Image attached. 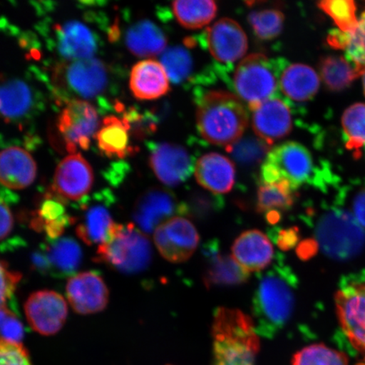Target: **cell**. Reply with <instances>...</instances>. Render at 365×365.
Masks as SVG:
<instances>
[{
  "mask_svg": "<svg viewBox=\"0 0 365 365\" xmlns=\"http://www.w3.org/2000/svg\"><path fill=\"white\" fill-rule=\"evenodd\" d=\"M362 81H363V88H364V93L365 96V70L362 73Z\"/></svg>",
  "mask_w": 365,
  "mask_h": 365,
  "instance_id": "49",
  "label": "cell"
},
{
  "mask_svg": "<svg viewBox=\"0 0 365 365\" xmlns=\"http://www.w3.org/2000/svg\"><path fill=\"white\" fill-rule=\"evenodd\" d=\"M152 254L147 235L133 223H115L108 238L98 249L99 262L126 274L138 273L147 269Z\"/></svg>",
  "mask_w": 365,
  "mask_h": 365,
  "instance_id": "4",
  "label": "cell"
},
{
  "mask_svg": "<svg viewBox=\"0 0 365 365\" xmlns=\"http://www.w3.org/2000/svg\"><path fill=\"white\" fill-rule=\"evenodd\" d=\"M248 21L257 38L268 41L276 38L282 33L284 15L277 9H266L251 12Z\"/></svg>",
  "mask_w": 365,
  "mask_h": 365,
  "instance_id": "38",
  "label": "cell"
},
{
  "mask_svg": "<svg viewBox=\"0 0 365 365\" xmlns=\"http://www.w3.org/2000/svg\"><path fill=\"white\" fill-rule=\"evenodd\" d=\"M154 241L159 253L168 262L182 263L192 257L200 236L189 219L177 216L157 228Z\"/></svg>",
  "mask_w": 365,
  "mask_h": 365,
  "instance_id": "12",
  "label": "cell"
},
{
  "mask_svg": "<svg viewBox=\"0 0 365 365\" xmlns=\"http://www.w3.org/2000/svg\"><path fill=\"white\" fill-rule=\"evenodd\" d=\"M161 63L165 68L168 78L175 83L185 81L193 70L190 53L181 47L165 49L161 56Z\"/></svg>",
  "mask_w": 365,
  "mask_h": 365,
  "instance_id": "39",
  "label": "cell"
},
{
  "mask_svg": "<svg viewBox=\"0 0 365 365\" xmlns=\"http://www.w3.org/2000/svg\"><path fill=\"white\" fill-rule=\"evenodd\" d=\"M327 42L333 48L344 50L346 58L365 68V12L354 30L349 33L333 31L328 36Z\"/></svg>",
  "mask_w": 365,
  "mask_h": 365,
  "instance_id": "35",
  "label": "cell"
},
{
  "mask_svg": "<svg viewBox=\"0 0 365 365\" xmlns=\"http://www.w3.org/2000/svg\"><path fill=\"white\" fill-rule=\"evenodd\" d=\"M130 127L124 118L108 116L103 118L96 140L101 152L111 158H125L135 153L130 143Z\"/></svg>",
  "mask_w": 365,
  "mask_h": 365,
  "instance_id": "28",
  "label": "cell"
},
{
  "mask_svg": "<svg viewBox=\"0 0 365 365\" xmlns=\"http://www.w3.org/2000/svg\"><path fill=\"white\" fill-rule=\"evenodd\" d=\"M298 279L278 254L270 268L259 274L252 300L253 321L258 335L271 339L289 321L295 307Z\"/></svg>",
  "mask_w": 365,
  "mask_h": 365,
  "instance_id": "1",
  "label": "cell"
},
{
  "mask_svg": "<svg viewBox=\"0 0 365 365\" xmlns=\"http://www.w3.org/2000/svg\"><path fill=\"white\" fill-rule=\"evenodd\" d=\"M173 12L182 26L187 29H199L215 18L217 3L212 0H190L172 4Z\"/></svg>",
  "mask_w": 365,
  "mask_h": 365,
  "instance_id": "34",
  "label": "cell"
},
{
  "mask_svg": "<svg viewBox=\"0 0 365 365\" xmlns=\"http://www.w3.org/2000/svg\"><path fill=\"white\" fill-rule=\"evenodd\" d=\"M0 365H33L29 352L21 344L0 341Z\"/></svg>",
  "mask_w": 365,
  "mask_h": 365,
  "instance_id": "44",
  "label": "cell"
},
{
  "mask_svg": "<svg viewBox=\"0 0 365 365\" xmlns=\"http://www.w3.org/2000/svg\"><path fill=\"white\" fill-rule=\"evenodd\" d=\"M176 215L185 217L184 202H180L171 190L160 187L145 191L137 199L133 210L136 226L147 235Z\"/></svg>",
  "mask_w": 365,
  "mask_h": 365,
  "instance_id": "11",
  "label": "cell"
},
{
  "mask_svg": "<svg viewBox=\"0 0 365 365\" xmlns=\"http://www.w3.org/2000/svg\"><path fill=\"white\" fill-rule=\"evenodd\" d=\"M94 173L90 163L78 153L59 163L53 177L54 195L63 200H79L93 189Z\"/></svg>",
  "mask_w": 365,
  "mask_h": 365,
  "instance_id": "15",
  "label": "cell"
},
{
  "mask_svg": "<svg viewBox=\"0 0 365 365\" xmlns=\"http://www.w3.org/2000/svg\"><path fill=\"white\" fill-rule=\"evenodd\" d=\"M210 53L222 63L239 61L248 50V38L238 22L223 18L207 31Z\"/></svg>",
  "mask_w": 365,
  "mask_h": 365,
  "instance_id": "22",
  "label": "cell"
},
{
  "mask_svg": "<svg viewBox=\"0 0 365 365\" xmlns=\"http://www.w3.org/2000/svg\"><path fill=\"white\" fill-rule=\"evenodd\" d=\"M316 237L323 253L336 261L357 257L365 246L364 227L344 210H333L319 218Z\"/></svg>",
  "mask_w": 365,
  "mask_h": 365,
  "instance_id": "5",
  "label": "cell"
},
{
  "mask_svg": "<svg viewBox=\"0 0 365 365\" xmlns=\"http://www.w3.org/2000/svg\"><path fill=\"white\" fill-rule=\"evenodd\" d=\"M321 10L327 14L342 33H349L357 25L356 6L350 0H327L318 4Z\"/></svg>",
  "mask_w": 365,
  "mask_h": 365,
  "instance_id": "41",
  "label": "cell"
},
{
  "mask_svg": "<svg viewBox=\"0 0 365 365\" xmlns=\"http://www.w3.org/2000/svg\"><path fill=\"white\" fill-rule=\"evenodd\" d=\"M321 79L313 68L303 63L287 67L280 77V88L286 97L294 102L304 103L318 93Z\"/></svg>",
  "mask_w": 365,
  "mask_h": 365,
  "instance_id": "29",
  "label": "cell"
},
{
  "mask_svg": "<svg viewBox=\"0 0 365 365\" xmlns=\"http://www.w3.org/2000/svg\"><path fill=\"white\" fill-rule=\"evenodd\" d=\"M68 302L77 313L90 314L102 312L108 302V289L103 278L94 272L73 276L66 286Z\"/></svg>",
  "mask_w": 365,
  "mask_h": 365,
  "instance_id": "20",
  "label": "cell"
},
{
  "mask_svg": "<svg viewBox=\"0 0 365 365\" xmlns=\"http://www.w3.org/2000/svg\"><path fill=\"white\" fill-rule=\"evenodd\" d=\"M342 129L346 139V147L355 155L365 147V103H355L341 118Z\"/></svg>",
  "mask_w": 365,
  "mask_h": 365,
  "instance_id": "36",
  "label": "cell"
},
{
  "mask_svg": "<svg viewBox=\"0 0 365 365\" xmlns=\"http://www.w3.org/2000/svg\"><path fill=\"white\" fill-rule=\"evenodd\" d=\"M38 167L25 149L12 147L0 153V184L11 190L30 186L36 177Z\"/></svg>",
  "mask_w": 365,
  "mask_h": 365,
  "instance_id": "26",
  "label": "cell"
},
{
  "mask_svg": "<svg viewBox=\"0 0 365 365\" xmlns=\"http://www.w3.org/2000/svg\"><path fill=\"white\" fill-rule=\"evenodd\" d=\"M13 227L14 217L11 209L0 199V242L11 235Z\"/></svg>",
  "mask_w": 365,
  "mask_h": 365,
  "instance_id": "47",
  "label": "cell"
},
{
  "mask_svg": "<svg viewBox=\"0 0 365 365\" xmlns=\"http://www.w3.org/2000/svg\"><path fill=\"white\" fill-rule=\"evenodd\" d=\"M248 121L240 98L227 91H210L198 103L196 123L200 135L210 143L231 147L241 139Z\"/></svg>",
  "mask_w": 365,
  "mask_h": 365,
  "instance_id": "3",
  "label": "cell"
},
{
  "mask_svg": "<svg viewBox=\"0 0 365 365\" xmlns=\"http://www.w3.org/2000/svg\"><path fill=\"white\" fill-rule=\"evenodd\" d=\"M335 301L342 330L354 348L365 354V278L342 285Z\"/></svg>",
  "mask_w": 365,
  "mask_h": 365,
  "instance_id": "10",
  "label": "cell"
},
{
  "mask_svg": "<svg viewBox=\"0 0 365 365\" xmlns=\"http://www.w3.org/2000/svg\"><path fill=\"white\" fill-rule=\"evenodd\" d=\"M130 88L137 99H158L170 91V78L161 63L145 59L132 68Z\"/></svg>",
  "mask_w": 365,
  "mask_h": 365,
  "instance_id": "27",
  "label": "cell"
},
{
  "mask_svg": "<svg viewBox=\"0 0 365 365\" xmlns=\"http://www.w3.org/2000/svg\"><path fill=\"white\" fill-rule=\"evenodd\" d=\"M54 85L59 96L67 102L93 99L106 91L108 70L98 58L65 62L54 70Z\"/></svg>",
  "mask_w": 365,
  "mask_h": 365,
  "instance_id": "6",
  "label": "cell"
},
{
  "mask_svg": "<svg viewBox=\"0 0 365 365\" xmlns=\"http://www.w3.org/2000/svg\"><path fill=\"white\" fill-rule=\"evenodd\" d=\"M21 279L19 272H13L0 259V307H4L13 295Z\"/></svg>",
  "mask_w": 365,
  "mask_h": 365,
  "instance_id": "45",
  "label": "cell"
},
{
  "mask_svg": "<svg viewBox=\"0 0 365 365\" xmlns=\"http://www.w3.org/2000/svg\"><path fill=\"white\" fill-rule=\"evenodd\" d=\"M279 68L262 53L245 58L236 68L235 89L250 109L270 99L279 83Z\"/></svg>",
  "mask_w": 365,
  "mask_h": 365,
  "instance_id": "8",
  "label": "cell"
},
{
  "mask_svg": "<svg viewBox=\"0 0 365 365\" xmlns=\"http://www.w3.org/2000/svg\"><path fill=\"white\" fill-rule=\"evenodd\" d=\"M202 250L205 259L203 282L208 289L235 287L248 282L250 273L245 270L234 257L222 253L217 240L208 241Z\"/></svg>",
  "mask_w": 365,
  "mask_h": 365,
  "instance_id": "18",
  "label": "cell"
},
{
  "mask_svg": "<svg viewBox=\"0 0 365 365\" xmlns=\"http://www.w3.org/2000/svg\"><path fill=\"white\" fill-rule=\"evenodd\" d=\"M110 195H99L81 207V214L76 219V235L88 245H101L113 230L114 222Z\"/></svg>",
  "mask_w": 365,
  "mask_h": 365,
  "instance_id": "21",
  "label": "cell"
},
{
  "mask_svg": "<svg viewBox=\"0 0 365 365\" xmlns=\"http://www.w3.org/2000/svg\"><path fill=\"white\" fill-rule=\"evenodd\" d=\"M57 127L68 153H78L80 149L89 148L91 139L98 133V112L88 101L74 100L67 103L63 109Z\"/></svg>",
  "mask_w": 365,
  "mask_h": 365,
  "instance_id": "9",
  "label": "cell"
},
{
  "mask_svg": "<svg viewBox=\"0 0 365 365\" xmlns=\"http://www.w3.org/2000/svg\"><path fill=\"white\" fill-rule=\"evenodd\" d=\"M272 238L278 247L282 250H289L298 243L299 235L297 228L289 230H272Z\"/></svg>",
  "mask_w": 365,
  "mask_h": 365,
  "instance_id": "46",
  "label": "cell"
},
{
  "mask_svg": "<svg viewBox=\"0 0 365 365\" xmlns=\"http://www.w3.org/2000/svg\"><path fill=\"white\" fill-rule=\"evenodd\" d=\"M167 365H172V364H167Z\"/></svg>",
  "mask_w": 365,
  "mask_h": 365,
  "instance_id": "50",
  "label": "cell"
},
{
  "mask_svg": "<svg viewBox=\"0 0 365 365\" xmlns=\"http://www.w3.org/2000/svg\"><path fill=\"white\" fill-rule=\"evenodd\" d=\"M50 43L66 62L93 58L98 41L89 27L79 21L56 23L50 36Z\"/></svg>",
  "mask_w": 365,
  "mask_h": 365,
  "instance_id": "14",
  "label": "cell"
},
{
  "mask_svg": "<svg viewBox=\"0 0 365 365\" xmlns=\"http://www.w3.org/2000/svg\"><path fill=\"white\" fill-rule=\"evenodd\" d=\"M63 202L56 195L43 200L31 221L34 230L44 232L50 240L61 238L66 227L74 222L68 217Z\"/></svg>",
  "mask_w": 365,
  "mask_h": 365,
  "instance_id": "31",
  "label": "cell"
},
{
  "mask_svg": "<svg viewBox=\"0 0 365 365\" xmlns=\"http://www.w3.org/2000/svg\"><path fill=\"white\" fill-rule=\"evenodd\" d=\"M223 204H225V200L219 195L196 191L190 196L186 202H184L185 217L203 221L212 217L214 213L220 211Z\"/></svg>",
  "mask_w": 365,
  "mask_h": 365,
  "instance_id": "42",
  "label": "cell"
},
{
  "mask_svg": "<svg viewBox=\"0 0 365 365\" xmlns=\"http://www.w3.org/2000/svg\"><path fill=\"white\" fill-rule=\"evenodd\" d=\"M214 365H255L261 344L253 319L240 309L217 308L212 326Z\"/></svg>",
  "mask_w": 365,
  "mask_h": 365,
  "instance_id": "2",
  "label": "cell"
},
{
  "mask_svg": "<svg viewBox=\"0 0 365 365\" xmlns=\"http://www.w3.org/2000/svg\"><path fill=\"white\" fill-rule=\"evenodd\" d=\"M316 166L309 150L298 143L289 141L269 152L262 163L259 184L289 182L296 190L305 184H312Z\"/></svg>",
  "mask_w": 365,
  "mask_h": 365,
  "instance_id": "7",
  "label": "cell"
},
{
  "mask_svg": "<svg viewBox=\"0 0 365 365\" xmlns=\"http://www.w3.org/2000/svg\"><path fill=\"white\" fill-rule=\"evenodd\" d=\"M24 328L20 319L6 305L0 307V341L21 344Z\"/></svg>",
  "mask_w": 365,
  "mask_h": 365,
  "instance_id": "43",
  "label": "cell"
},
{
  "mask_svg": "<svg viewBox=\"0 0 365 365\" xmlns=\"http://www.w3.org/2000/svg\"><path fill=\"white\" fill-rule=\"evenodd\" d=\"M352 202L353 215L365 227V185L355 193Z\"/></svg>",
  "mask_w": 365,
  "mask_h": 365,
  "instance_id": "48",
  "label": "cell"
},
{
  "mask_svg": "<svg viewBox=\"0 0 365 365\" xmlns=\"http://www.w3.org/2000/svg\"><path fill=\"white\" fill-rule=\"evenodd\" d=\"M292 365H349V359L326 345L312 344L298 351L292 358Z\"/></svg>",
  "mask_w": 365,
  "mask_h": 365,
  "instance_id": "37",
  "label": "cell"
},
{
  "mask_svg": "<svg viewBox=\"0 0 365 365\" xmlns=\"http://www.w3.org/2000/svg\"><path fill=\"white\" fill-rule=\"evenodd\" d=\"M80 245L71 238L49 240L34 254V264L38 270L54 277H68L80 267Z\"/></svg>",
  "mask_w": 365,
  "mask_h": 365,
  "instance_id": "19",
  "label": "cell"
},
{
  "mask_svg": "<svg viewBox=\"0 0 365 365\" xmlns=\"http://www.w3.org/2000/svg\"><path fill=\"white\" fill-rule=\"evenodd\" d=\"M128 49L134 56L149 58L165 51L167 38L159 27L150 21H139L127 30L125 36Z\"/></svg>",
  "mask_w": 365,
  "mask_h": 365,
  "instance_id": "30",
  "label": "cell"
},
{
  "mask_svg": "<svg viewBox=\"0 0 365 365\" xmlns=\"http://www.w3.org/2000/svg\"><path fill=\"white\" fill-rule=\"evenodd\" d=\"M38 102L34 89L26 81L0 80V116L4 120L18 121L33 115Z\"/></svg>",
  "mask_w": 365,
  "mask_h": 365,
  "instance_id": "25",
  "label": "cell"
},
{
  "mask_svg": "<svg viewBox=\"0 0 365 365\" xmlns=\"http://www.w3.org/2000/svg\"><path fill=\"white\" fill-rule=\"evenodd\" d=\"M364 70L341 56H326L319 63V76L327 88L332 91L348 88Z\"/></svg>",
  "mask_w": 365,
  "mask_h": 365,
  "instance_id": "32",
  "label": "cell"
},
{
  "mask_svg": "<svg viewBox=\"0 0 365 365\" xmlns=\"http://www.w3.org/2000/svg\"><path fill=\"white\" fill-rule=\"evenodd\" d=\"M270 148L261 139L245 138L237 141L227 150L241 165L253 167L264 161Z\"/></svg>",
  "mask_w": 365,
  "mask_h": 365,
  "instance_id": "40",
  "label": "cell"
},
{
  "mask_svg": "<svg viewBox=\"0 0 365 365\" xmlns=\"http://www.w3.org/2000/svg\"><path fill=\"white\" fill-rule=\"evenodd\" d=\"M250 111L252 112L251 125L255 135L270 147L290 133L293 118L289 107L282 100L277 98L266 100Z\"/></svg>",
  "mask_w": 365,
  "mask_h": 365,
  "instance_id": "17",
  "label": "cell"
},
{
  "mask_svg": "<svg viewBox=\"0 0 365 365\" xmlns=\"http://www.w3.org/2000/svg\"><path fill=\"white\" fill-rule=\"evenodd\" d=\"M25 313L35 331L44 336L53 335L61 330L66 322V301L54 291L36 292L26 300Z\"/></svg>",
  "mask_w": 365,
  "mask_h": 365,
  "instance_id": "13",
  "label": "cell"
},
{
  "mask_svg": "<svg viewBox=\"0 0 365 365\" xmlns=\"http://www.w3.org/2000/svg\"><path fill=\"white\" fill-rule=\"evenodd\" d=\"M195 175L202 188L212 194H225L235 184V166L230 158L221 154L208 153L196 163Z\"/></svg>",
  "mask_w": 365,
  "mask_h": 365,
  "instance_id": "24",
  "label": "cell"
},
{
  "mask_svg": "<svg viewBox=\"0 0 365 365\" xmlns=\"http://www.w3.org/2000/svg\"><path fill=\"white\" fill-rule=\"evenodd\" d=\"M150 167L158 179L168 186H177L192 175L193 158L180 145L158 143L150 149Z\"/></svg>",
  "mask_w": 365,
  "mask_h": 365,
  "instance_id": "16",
  "label": "cell"
},
{
  "mask_svg": "<svg viewBox=\"0 0 365 365\" xmlns=\"http://www.w3.org/2000/svg\"><path fill=\"white\" fill-rule=\"evenodd\" d=\"M232 257L248 272H262L274 261V249L270 240L262 232L248 230L232 246Z\"/></svg>",
  "mask_w": 365,
  "mask_h": 365,
  "instance_id": "23",
  "label": "cell"
},
{
  "mask_svg": "<svg viewBox=\"0 0 365 365\" xmlns=\"http://www.w3.org/2000/svg\"><path fill=\"white\" fill-rule=\"evenodd\" d=\"M297 190L286 181L275 184H259L257 191V211L264 217L270 214L282 216L293 207Z\"/></svg>",
  "mask_w": 365,
  "mask_h": 365,
  "instance_id": "33",
  "label": "cell"
}]
</instances>
